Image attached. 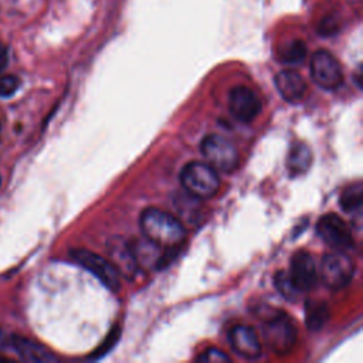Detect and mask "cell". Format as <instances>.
I'll use <instances>...</instances> for the list:
<instances>
[{
	"instance_id": "6da1fadb",
	"label": "cell",
	"mask_w": 363,
	"mask_h": 363,
	"mask_svg": "<svg viewBox=\"0 0 363 363\" xmlns=\"http://www.w3.org/2000/svg\"><path fill=\"white\" fill-rule=\"evenodd\" d=\"M139 223L145 238L163 250H175L186 238V230L180 220L162 209L149 207L144 210Z\"/></svg>"
},
{
	"instance_id": "7a4b0ae2",
	"label": "cell",
	"mask_w": 363,
	"mask_h": 363,
	"mask_svg": "<svg viewBox=\"0 0 363 363\" xmlns=\"http://www.w3.org/2000/svg\"><path fill=\"white\" fill-rule=\"evenodd\" d=\"M183 189L196 199L206 200L213 197L220 189L217 171L203 162H190L180 172Z\"/></svg>"
},
{
	"instance_id": "3957f363",
	"label": "cell",
	"mask_w": 363,
	"mask_h": 363,
	"mask_svg": "<svg viewBox=\"0 0 363 363\" xmlns=\"http://www.w3.org/2000/svg\"><path fill=\"white\" fill-rule=\"evenodd\" d=\"M263 339L270 350L277 355H285L295 345V325L287 313L275 312L263 325Z\"/></svg>"
},
{
	"instance_id": "277c9868",
	"label": "cell",
	"mask_w": 363,
	"mask_h": 363,
	"mask_svg": "<svg viewBox=\"0 0 363 363\" xmlns=\"http://www.w3.org/2000/svg\"><path fill=\"white\" fill-rule=\"evenodd\" d=\"M200 151L206 163L214 171L230 173L238 166V152L236 146L220 135H209L202 141Z\"/></svg>"
},
{
	"instance_id": "5b68a950",
	"label": "cell",
	"mask_w": 363,
	"mask_h": 363,
	"mask_svg": "<svg viewBox=\"0 0 363 363\" xmlns=\"http://www.w3.org/2000/svg\"><path fill=\"white\" fill-rule=\"evenodd\" d=\"M355 272L353 260L345 253L335 250L323 255L319 270V277L322 282L330 289H340L346 287Z\"/></svg>"
},
{
	"instance_id": "8992f818",
	"label": "cell",
	"mask_w": 363,
	"mask_h": 363,
	"mask_svg": "<svg viewBox=\"0 0 363 363\" xmlns=\"http://www.w3.org/2000/svg\"><path fill=\"white\" fill-rule=\"evenodd\" d=\"M70 255L76 264L94 274L107 288L111 291H118L121 285V275L111 261L88 250H73Z\"/></svg>"
},
{
	"instance_id": "52a82bcc",
	"label": "cell",
	"mask_w": 363,
	"mask_h": 363,
	"mask_svg": "<svg viewBox=\"0 0 363 363\" xmlns=\"http://www.w3.org/2000/svg\"><path fill=\"white\" fill-rule=\"evenodd\" d=\"M311 77L321 88L332 91L343 83V73L339 62L326 50L316 52L311 59Z\"/></svg>"
},
{
	"instance_id": "ba28073f",
	"label": "cell",
	"mask_w": 363,
	"mask_h": 363,
	"mask_svg": "<svg viewBox=\"0 0 363 363\" xmlns=\"http://www.w3.org/2000/svg\"><path fill=\"white\" fill-rule=\"evenodd\" d=\"M316 233L322 241L338 251H346L353 246L349 226L338 214H325L316 224Z\"/></svg>"
},
{
	"instance_id": "9c48e42d",
	"label": "cell",
	"mask_w": 363,
	"mask_h": 363,
	"mask_svg": "<svg viewBox=\"0 0 363 363\" xmlns=\"http://www.w3.org/2000/svg\"><path fill=\"white\" fill-rule=\"evenodd\" d=\"M229 110L237 121L250 124L261 113V101L253 90L247 87H236L229 96Z\"/></svg>"
},
{
	"instance_id": "30bf717a",
	"label": "cell",
	"mask_w": 363,
	"mask_h": 363,
	"mask_svg": "<svg viewBox=\"0 0 363 363\" xmlns=\"http://www.w3.org/2000/svg\"><path fill=\"white\" fill-rule=\"evenodd\" d=\"M288 275L299 292L312 289L318 281V270L312 255L304 250L296 251L291 258Z\"/></svg>"
},
{
	"instance_id": "8fae6325",
	"label": "cell",
	"mask_w": 363,
	"mask_h": 363,
	"mask_svg": "<svg viewBox=\"0 0 363 363\" xmlns=\"http://www.w3.org/2000/svg\"><path fill=\"white\" fill-rule=\"evenodd\" d=\"M230 345L236 353L246 359H257L261 356V339L254 328L248 325H237L229 333Z\"/></svg>"
},
{
	"instance_id": "7c38bea8",
	"label": "cell",
	"mask_w": 363,
	"mask_h": 363,
	"mask_svg": "<svg viewBox=\"0 0 363 363\" xmlns=\"http://www.w3.org/2000/svg\"><path fill=\"white\" fill-rule=\"evenodd\" d=\"M11 346L18 352V355L26 360V362H38V363H49V362H56L57 357L43 345L23 338V336H16L13 335L9 340Z\"/></svg>"
},
{
	"instance_id": "4fadbf2b",
	"label": "cell",
	"mask_w": 363,
	"mask_h": 363,
	"mask_svg": "<svg viewBox=\"0 0 363 363\" xmlns=\"http://www.w3.org/2000/svg\"><path fill=\"white\" fill-rule=\"evenodd\" d=\"M275 87L280 96L288 103L299 101L306 91L304 79L294 70H282L275 76Z\"/></svg>"
},
{
	"instance_id": "5bb4252c",
	"label": "cell",
	"mask_w": 363,
	"mask_h": 363,
	"mask_svg": "<svg viewBox=\"0 0 363 363\" xmlns=\"http://www.w3.org/2000/svg\"><path fill=\"white\" fill-rule=\"evenodd\" d=\"M311 165H312V152H311L309 146L302 142H296L291 148L288 161H287L289 173L292 176H299V175L308 172Z\"/></svg>"
},
{
	"instance_id": "9a60e30c",
	"label": "cell",
	"mask_w": 363,
	"mask_h": 363,
	"mask_svg": "<svg viewBox=\"0 0 363 363\" xmlns=\"http://www.w3.org/2000/svg\"><path fill=\"white\" fill-rule=\"evenodd\" d=\"M340 207L346 212V213H359L362 209V203H363V188L360 182L352 183L350 186H347L339 199Z\"/></svg>"
},
{
	"instance_id": "2e32d148",
	"label": "cell",
	"mask_w": 363,
	"mask_h": 363,
	"mask_svg": "<svg viewBox=\"0 0 363 363\" xmlns=\"http://www.w3.org/2000/svg\"><path fill=\"white\" fill-rule=\"evenodd\" d=\"M306 325L311 330H318L319 328L323 326V323L328 319V308L326 304L323 302H318V301H311L306 305Z\"/></svg>"
},
{
	"instance_id": "e0dca14e",
	"label": "cell",
	"mask_w": 363,
	"mask_h": 363,
	"mask_svg": "<svg viewBox=\"0 0 363 363\" xmlns=\"http://www.w3.org/2000/svg\"><path fill=\"white\" fill-rule=\"evenodd\" d=\"M275 287L280 291V294L285 299H288V301H294L299 295V291L292 284L288 272H285V271H278L277 272V275H275Z\"/></svg>"
},
{
	"instance_id": "ac0fdd59",
	"label": "cell",
	"mask_w": 363,
	"mask_h": 363,
	"mask_svg": "<svg viewBox=\"0 0 363 363\" xmlns=\"http://www.w3.org/2000/svg\"><path fill=\"white\" fill-rule=\"evenodd\" d=\"M306 57V46L302 40H295L282 53V62L287 64H299Z\"/></svg>"
},
{
	"instance_id": "d6986e66",
	"label": "cell",
	"mask_w": 363,
	"mask_h": 363,
	"mask_svg": "<svg viewBox=\"0 0 363 363\" xmlns=\"http://www.w3.org/2000/svg\"><path fill=\"white\" fill-rule=\"evenodd\" d=\"M21 86V80L16 76L0 77V97L8 98L12 97Z\"/></svg>"
},
{
	"instance_id": "ffe728a7",
	"label": "cell",
	"mask_w": 363,
	"mask_h": 363,
	"mask_svg": "<svg viewBox=\"0 0 363 363\" xmlns=\"http://www.w3.org/2000/svg\"><path fill=\"white\" fill-rule=\"evenodd\" d=\"M197 360L203 363H224V362H230V356L220 349L209 347L200 356H197Z\"/></svg>"
},
{
	"instance_id": "44dd1931",
	"label": "cell",
	"mask_w": 363,
	"mask_h": 363,
	"mask_svg": "<svg viewBox=\"0 0 363 363\" xmlns=\"http://www.w3.org/2000/svg\"><path fill=\"white\" fill-rule=\"evenodd\" d=\"M9 64V52L5 45L0 43V73L5 71Z\"/></svg>"
},
{
	"instance_id": "7402d4cb",
	"label": "cell",
	"mask_w": 363,
	"mask_h": 363,
	"mask_svg": "<svg viewBox=\"0 0 363 363\" xmlns=\"http://www.w3.org/2000/svg\"><path fill=\"white\" fill-rule=\"evenodd\" d=\"M5 345H6V336L2 332V329H0V347H4Z\"/></svg>"
},
{
	"instance_id": "603a6c76",
	"label": "cell",
	"mask_w": 363,
	"mask_h": 363,
	"mask_svg": "<svg viewBox=\"0 0 363 363\" xmlns=\"http://www.w3.org/2000/svg\"><path fill=\"white\" fill-rule=\"evenodd\" d=\"M0 185H2V176H0Z\"/></svg>"
}]
</instances>
